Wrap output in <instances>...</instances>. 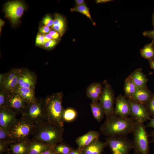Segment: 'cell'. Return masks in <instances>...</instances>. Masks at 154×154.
Listing matches in <instances>:
<instances>
[{"instance_id": "obj_1", "label": "cell", "mask_w": 154, "mask_h": 154, "mask_svg": "<svg viewBox=\"0 0 154 154\" xmlns=\"http://www.w3.org/2000/svg\"><path fill=\"white\" fill-rule=\"evenodd\" d=\"M64 131V128L46 121L35 124L32 139L54 146L63 141Z\"/></svg>"}, {"instance_id": "obj_2", "label": "cell", "mask_w": 154, "mask_h": 154, "mask_svg": "<svg viewBox=\"0 0 154 154\" xmlns=\"http://www.w3.org/2000/svg\"><path fill=\"white\" fill-rule=\"evenodd\" d=\"M63 94L61 92L55 93L44 99V107L46 121L58 127L64 128L62 105Z\"/></svg>"}, {"instance_id": "obj_3", "label": "cell", "mask_w": 154, "mask_h": 154, "mask_svg": "<svg viewBox=\"0 0 154 154\" xmlns=\"http://www.w3.org/2000/svg\"><path fill=\"white\" fill-rule=\"evenodd\" d=\"M135 121L131 117H123L114 114L100 127L104 135L109 137L117 135H127L132 133Z\"/></svg>"}, {"instance_id": "obj_4", "label": "cell", "mask_w": 154, "mask_h": 154, "mask_svg": "<svg viewBox=\"0 0 154 154\" xmlns=\"http://www.w3.org/2000/svg\"><path fill=\"white\" fill-rule=\"evenodd\" d=\"M35 125V124L22 117L17 119L8 130L15 142L27 141L32 135Z\"/></svg>"}, {"instance_id": "obj_5", "label": "cell", "mask_w": 154, "mask_h": 154, "mask_svg": "<svg viewBox=\"0 0 154 154\" xmlns=\"http://www.w3.org/2000/svg\"><path fill=\"white\" fill-rule=\"evenodd\" d=\"M146 128L143 123L135 121L132 132L133 136V149L135 154H149V136Z\"/></svg>"}, {"instance_id": "obj_6", "label": "cell", "mask_w": 154, "mask_h": 154, "mask_svg": "<svg viewBox=\"0 0 154 154\" xmlns=\"http://www.w3.org/2000/svg\"><path fill=\"white\" fill-rule=\"evenodd\" d=\"M106 143L111 149L112 154H129L133 149V142L127 135L108 137Z\"/></svg>"}, {"instance_id": "obj_7", "label": "cell", "mask_w": 154, "mask_h": 154, "mask_svg": "<svg viewBox=\"0 0 154 154\" xmlns=\"http://www.w3.org/2000/svg\"><path fill=\"white\" fill-rule=\"evenodd\" d=\"M21 115L22 117L35 124L47 121L44 110V99H37L35 102L29 104Z\"/></svg>"}, {"instance_id": "obj_8", "label": "cell", "mask_w": 154, "mask_h": 154, "mask_svg": "<svg viewBox=\"0 0 154 154\" xmlns=\"http://www.w3.org/2000/svg\"><path fill=\"white\" fill-rule=\"evenodd\" d=\"M103 84L104 86L99 100L107 119L114 114V95L112 86L106 80L104 81Z\"/></svg>"}, {"instance_id": "obj_9", "label": "cell", "mask_w": 154, "mask_h": 154, "mask_svg": "<svg viewBox=\"0 0 154 154\" xmlns=\"http://www.w3.org/2000/svg\"><path fill=\"white\" fill-rule=\"evenodd\" d=\"M130 107V117L134 121L144 123L149 120L151 116L144 105L134 101L128 100Z\"/></svg>"}, {"instance_id": "obj_10", "label": "cell", "mask_w": 154, "mask_h": 154, "mask_svg": "<svg viewBox=\"0 0 154 154\" xmlns=\"http://www.w3.org/2000/svg\"><path fill=\"white\" fill-rule=\"evenodd\" d=\"M25 6L22 2L12 1L7 2L5 7V11L7 17L13 24H17L22 15L25 9Z\"/></svg>"}, {"instance_id": "obj_11", "label": "cell", "mask_w": 154, "mask_h": 154, "mask_svg": "<svg viewBox=\"0 0 154 154\" xmlns=\"http://www.w3.org/2000/svg\"><path fill=\"white\" fill-rule=\"evenodd\" d=\"M29 104L19 94L14 92L10 93L6 107L19 115L25 110Z\"/></svg>"}, {"instance_id": "obj_12", "label": "cell", "mask_w": 154, "mask_h": 154, "mask_svg": "<svg viewBox=\"0 0 154 154\" xmlns=\"http://www.w3.org/2000/svg\"><path fill=\"white\" fill-rule=\"evenodd\" d=\"M21 69L18 87L35 89L37 80L35 74L27 68Z\"/></svg>"}, {"instance_id": "obj_13", "label": "cell", "mask_w": 154, "mask_h": 154, "mask_svg": "<svg viewBox=\"0 0 154 154\" xmlns=\"http://www.w3.org/2000/svg\"><path fill=\"white\" fill-rule=\"evenodd\" d=\"M114 114L123 117H128L130 116V107L128 100L125 97L120 94L116 100V106L114 108Z\"/></svg>"}, {"instance_id": "obj_14", "label": "cell", "mask_w": 154, "mask_h": 154, "mask_svg": "<svg viewBox=\"0 0 154 154\" xmlns=\"http://www.w3.org/2000/svg\"><path fill=\"white\" fill-rule=\"evenodd\" d=\"M16 115L6 107L0 108V127L8 130L17 119Z\"/></svg>"}, {"instance_id": "obj_15", "label": "cell", "mask_w": 154, "mask_h": 154, "mask_svg": "<svg viewBox=\"0 0 154 154\" xmlns=\"http://www.w3.org/2000/svg\"><path fill=\"white\" fill-rule=\"evenodd\" d=\"M107 145L106 142H103L99 139L82 149H78L81 154H101Z\"/></svg>"}, {"instance_id": "obj_16", "label": "cell", "mask_w": 154, "mask_h": 154, "mask_svg": "<svg viewBox=\"0 0 154 154\" xmlns=\"http://www.w3.org/2000/svg\"><path fill=\"white\" fill-rule=\"evenodd\" d=\"M103 86L100 82H94L87 87L86 94L87 97L90 98L92 102L98 101L102 93Z\"/></svg>"}, {"instance_id": "obj_17", "label": "cell", "mask_w": 154, "mask_h": 154, "mask_svg": "<svg viewBox=\"0 0 154 154\" xmlns=\"http://www.w3.org/2000/svg\"><path fill=\"white\" fill-rule=\"evenodd\" d=\"M100 136V134L99 132L91 131L77 138L76 142L78 148L81 149L89 145L94 140L99 139Z\"/></svg>"}, {"instance_id": "obj_18", "label": "cell", "mask_w": 154, "mask_h": 154, "mask_svg": "<svg viewBox=\"0 0 154 154\" xmlns=\"http://www.w3.org/2000/svg\"><path fill=\"white\" fill-rule=\"evenodd\" d=\"M152 94L147 87L137 88L131 99L134 101L145 104L150 99Z\"/></svg>"}, {"instance_id": "obj_19", "label": "cell", "mask_w": 154, "mask_h": 154, "mask_svg": "<svg viewBox=\"0 0 154 154\" xmlns=\"http://www.w3.org/2000/svg\"><path fill=\"white\" fill-rule=\"evenodd\" d=\"M50 145L32 139H29L26 154H40Z\"/></svg>"}, {"instance_id": "obj_20", "label": "cell", "mask_w": 154, "mask_h": 154, "mask_svg": "<svg viewBox=\"0 0 154 154\" xmlns=\"http://www.w3.org/2000/svg\"><path fill=\"white\" fill-rule=\"evenodd\" d=\"M15 92L19 94L29 104L34 103L37 99L35 96V89L18 87Z\"/></svg>"}, {"instance_id": "obj_21", "label": "cell", "mask_w": 154, "mask_h": 154, "mask_svg": "<svg viewBox=\"0 0 154 154\" xmlns=\"http://www.w3.org/2000/svg\"><path fill=\"white\" fill-rule=\"evenodd\" d=\"M130 76L137 88L147 87V79L141 69H138L135 70Z\"/></svg>"}, {"instance_id": "obj_22", "label": "cell", "mask_w": 154, "mask_h": 154, "mask_svg": "<svg viewBox=\"0 0 154 154\" xmlns=\"http://www.w3.org/2000/svg\"><path fill=\"white\" fill-rule=\"evenodd\" d=\"M90 106L93 115L95 119L100 122L105 115L103 108L99 102H92Z\"/></svg>"}, {"instance_id": "obj_23", "label": "cell", "mask_w": 154, "mask_h": 154, "mask_svg": "<svg viewBox=\"0 0 154 154\" xmlns=\"http://www.w3.org/2000/svg\"><path fill=\"white\" fill-rule=\"evenodd\" d=\"M28 141L15 142L11 144L9 150L12 154H26Z\"/></svg>"}, {"instance_id": "obj_24", "label": "cell", "mask_w": 154, "mask_h": 154, "mask_svg": "<svg viewBox=\"0 0 154 154\" xmlns=\"http://www.w3.org/2000/svg\"><path fill=\"white\" fill-rule=\"evenodd\" d=\"M137 89V87L129 75L125 79L124 83V91L125 97L129 99H131Z\"/></svg>"}, {"instance_id": "obj_25", "label": "cell", "mask_w": 154, "mask_h": 154, "mask_svg": "<svg viewBox=\"0 0 154 154\" xmlns=\"http://www.w3.org/2000/svg\"><path fill=\"white\" fill-rule=\"evenodd\" d=\"M52 28L61 35L63 34L65 30L66 24L64 19L61 15L57 14H55Z\"/></svg>"}, {"instance_id": "obj_26", "label": "cell", "mask_w": 154, "mask_h": 154, "mask_svg": "<svg viewBox=\"0 0 154 154\" xmlns=\"http://www.w3.org/2000/svg\"><path fill=\"white\" fill-rule=\"evenodd\" d=\"M141 56L149 61L154 59V45L153 41L145 45L140 50Z\"/></svg>"}, {"instance_id": "obj_27", "label": "cell", "mask_w": 154, "mask_h": 154, "mask_svg": "<svg viewBox=\"0 0 154 154\" xmlns=\"http://www.w3.org/2000/svg\"><path fill=\"white\" fill-rule=\"evenodd\" d=\"M21 70L12 80L2 86L0 87L3 88L10 93L15 92V90L18 86Z\"/></svg>"}, {"instance_id": "obj_28", "label": "cell", "mask_w": 154, "mask_h": 154, "mask_svg": "<svg viewBox=\"0 0 154 154\" xmlns=\"http://www.w3.org/2000/svg\"><path fill=\"white\" fill-rule=\"evenodd\" d=\"M77 115V112L72 108H67L64 109L63 114L64 121L70 122L74 120Z\"/></svg>"}, {"instance_id": "obj_29", "label": "cell", "mask_w": 154, "mask_h": 154, "mask_svg": "<svg viewBox=\"0 0 154 154\" xmlns=\"http://www.w3.org/2000/svg\"><path fill=\"white\" fill-rule=\"evenodd\" d=\"M71 11L72 12H78L84 14L92 21L93 24L95 25V23L93 21L91 17L89 9L85 3L74 8L71 9Z\"/></svg>"}, {"instance_id": "obj_30", "label": "cell", "mask_w": 154, "mask_h": 154, "mask_svg": "<svg viewBox=\"0 0 154 154\" xmlns=\"http://www.w3.org/2000/svg\"><path fill=\"white\" fill-rule=\"evenodd\" d=\"M55 151L59 154H68L73 148L64 143H60L54 146Z\"/></svg>"}, {"instance_id": "obj_31", "label": "cell", "mask_w": 154, "mask_h": 154, "mask_svg": "<svg viewBox=\"0 0 154 154\" xmlns=\"http://www.w3.org/2000/svg\"><path fill=\"white\" fill-rule=\"evenodd\" d=\"M10 93L3 88L0 87V108L6 107Z\"/></svg>"}, {"instance_id": "obj_32", "label": "cell", "mask_w": 154, "mask_h": 154, "mask_svg": "<svg viewBox=\"0 0 154 154\" xmlns=\"http://www.w3.org/2000/svg\"><path fill=\"white\" fill-rule=\"evenodd\" d=\"M0 141L10 144L15 142L10 135L8 130L0 127Z\"/></svg>"}, {"instance_id": "obj_33", "label": "cell", "mask_w": 154, "mask_h": 154, "mask_svg": "<svg viewBox=\"0 0 154 154\" xmlns=\"http://www.w3.org/2000/svg\"><path fill=\"white\" fill-rule=\"evenodd\" d=\"M21 70V68H13L6 73L4 81L1 86L12 80L20 72Z\"/></svg>"}, {"instance_id": "obj_34", "label": "cell", "mask_w": 154, "mask_h": 154, "mask_svg": "<svg viewBox=\"0 0 154 154\" xmlns=\"http://www.w3.org/2000/svg\"><path fill=\"white\" fill-rule=\"evenodd\" d=\"M145 104V107L150 116L154 117V94H152L149 100Z\"/></svg>"}, {"instance_id": "obj_35", "label": "cell", "mask_w": 154, "mask_h": 154, "mask_svg": "<svg viewBox=\"0 0 154 154\" xmlns=\"http://www.w3.org/2000/svg\"><path fill=\"white\" fill-rule=\"evenodd\" d=\"M11 144L0 141V154L6 152L9 149V147L10 146Z\"/></svg>"}, {"instance_id": "obj_36", "label": "cell", "mask_w": 154, "mask_h": 154, "mask_svg": "<svg viewBox=\"0 0 154 154\" xmlns=\"http://www.w3.org/2000/svg\"><path fill=\"white\" fill-rule=\"evenodd\" d=\"M42 23L48 27H50L52 26L53 21L51 17L49 15H46L43 19Z\"/></svg>"}, {"instance_id": "obj_37", "label": "cell", "mask_w": 154, "mask_h": 154, "mask_svg": "<svg viewBox=\"0 0 154 154\" xmlns=\"http://www.w3.org/2000/svg\"><path fill=\"white\" fill-rule=\"evenodd\" d=\"M40 154H58L55 150L54 146L50 145Z\"/></svg>"}, {"instance_id": "obj_38", "label": "cell", "mask_w": 154, "mask_h": 154, "mask_svg": "<svg viewBox=\"0 0 154 154\" xmlns=\"http://www.w3.org/2000/svg\"><path fill=\"white\" fill-rule=\"evenodd\" d=\"M143 35L145 37L149 38L154 40V29L145 31L142 33Z\"/></svg>"}, {"instance_id": "obj_39", "label": "cell", "mask_w": 154, "mask_h": 154, "mask_svg": "<svg viewBox=\"0 0 154 154\" xmlns=\"http://www.w3.org/2000/svg\"><path fill=\"white\" fill-rule=\"evenodd\" d=\"M44 36L43 35L38 34L36 38V44L38 45L44 44Z\"/></svg>"}, {"instance_id": "obj_40", "label": "cell", "mask_w": 154, "mask_h": 154, "mask_svg": "<svg viewBox=\"0 0 154 154\" xmlns=\"http://www.w3.org/2000/svg\"><path fill=\"white\" fill-rule=\"evenodd\" d=\"M56 44V41L52 39L45 43L44 46L46 48H51L54 46Z\"/></svg>"}, {"instance_id": "obj_41", "label": "cell", "mask_w": 154, "mask_h": 154, "mask_svg": "<svg viewBox=\"0 0 154 154\" xmlns=\"http://www.w3.org/2000/svg\"><path fill=\"white\" fill-rule=\"evenodd\" d=\"M50 29L49 27L45 26L42 27L39 29L40 32L42 33H47L50 32Z\"/></svg>"}, {"instance_id": "obj_42", "label": "cell", "mask_w": 154, "mask_h": 154, "mask_svg": "<svg viewBox=\"0 0 154 154\" xmlns=\"http://www.w3.org/2000/svg\"><path fill=\"white\" fill-rule=\"evenodd\" d=\"M49 34L51 35L52 38L54 39H57L59 36L58 33L52 30L50 31Z\"/></svg>"}, {"instance_id": "obj_43", "label": "cell", "mask_w": 154, "mask_h": 154, "mask_svg": "<svg viewBox=\"0 0 154 154\" xmlns=\"http://www.w3.org/2000/svg\"><path fill=\"white\" fill-rule=\"evenodd\" d=\"M146 127L152 128L154 129V117L150 119L149 122L147 124Z\"/></svg>"}, {"instance_id": "obj_44", "label": "cell", "mask_w": 154, "mask_h": 154, "mask_svg": "<svg viewBox=\"0 0 154 154\" xmlns=\"http://www.w3.org/2000/svg\"><path fill=\"white\" fill-rule=\"evenodd\" d=\"M52 37L49 34L46 35L44 36V44L52 39Z\"/></svg>"}, {"instance_id": "obj_45", "label": "cell", "mask_w": 154, "mask_h": 154, "mask_svg": "<svg viewBox=\"0 0 154 154\" xmlns=\"http://www.w3.org/2000/svg\"><path fill=\"white\" fill-rule=\"evenodd\" d=\"M5 74L6 73L0 74V86H1L4 83Z\"/></svg>"}, {"instance_id": "obj_46", "label": "cell", "mask_w": 154, "mask_h": 154, "mask_svg": "<svg viewBox=\"0 0 154 154\" xmlns=\"http://www.w3.org/2000/svg\"><path fill=\"white\" fill-rule=\"evenodd\" d=\"M68 154H81V153L79 149L77 150L73 149Z\"/></svg>"}, {"instance_id": "obj_47", "label": "cell", "mask_w": 154, "mask_h": 154, "mask_svg": "<svg viewBox=\"0 0 154 154\" xmlns=\"http://www.w3.org/2000/svg\"><path fill=\"white\" fill-rule=\"evenodd\" d=\"M84 0H75L76 7L81 5L84 3Z\"/></svg>"}, {"instance_id": "obj_48", "label": "cell", "mask_w": 154, "mask_h": 154, "mask_svg": "<svg viewBox=\"0 0 154 154\" xmlns=\"http://www.w3.org/2000/svg\"><path fill=\"white\" fill-rule=\"evenodd\" d=\"M112 0H97L96 3L97 4L106 3L112 1Z\"/></svg>"}, {"instance_id": "obj_49", "label": "cell", "mask_w": 154, "mask_h": 154, "mask_svg": "<svg viewBox=\"0 0 154 154\" xmlns=\"http://www.w3.org/2000/svg\"><path fill=\"white\" fill-rule=\"evenodd\" d=\"M149 62L151 68L154 70V59L149 61Z\"/></svg>"}, {"instance_id": "obj_50", "label": "cell", "mask_w": 154, "mask_h": 154, "mask_svg": "<svg viewBox=\"0 0 154 154\" xmlns=\"http://www.w3.org/2000/svg\"><path fill=\"white\" fill-rule=\"evenodd\" d=\"M150 136L151 138V142L154 143V130L151 132L150 134Z\"/></svg>"}, {"instance_id": "obj_51", "label": "cell", "mask_w": 154, "mask_h": 154, "mask_svg": "<svg viewBox=\"0 0 154 154\" xmlns=\"http://www.w3.org/2000/svg\"><path fill=\"white\" fill-rule=\"evenodd\" d=\"M152 25L153 28V29H154V11L152 15Z\"/></svg>"}, {"instance_id": "obj_52", "label": "cell", "mask_w": 154, "mask_h": 154, "mask_svg": "<svg viewBox=\"0 0 154 154\" xmlns=\"http://www.w3.org/2000/svg\"><path fill=\"white\" fill-rule=\"evenodd\" d=\"M4 24V21L1 19H0V31H1V29L3 25Z\"/></svg>"}, {"instance_id": "obj_53", "label": "cell", "mask_w": 154, "mask_h": 154, "mask_svg": "<svg viewBox=\"0 0 154 154\" xmlns=\"http://www.w3.org/2000/svg\"><path fill=\"white\" fill-rule=\"evenodd\" d=\"M153 40V44H154V40Z\"/></svg>"}, {"instance_id": "obj_54", "label": "cell", "mask_w": 154, "mask_h": 154, "mask_svg": "<svg viewBox=\"0 0 154 154\" xmlns=\"http://www.w3.org/2000/svg\"><path fill=\"white\" fill-rule=\"evenodd\" d=\"M9 154V153H7V154Z\"/></svg>"}, {"instance_id": "obj_55", "label": "cell", "mask_w": 154, "mask_h": 154, "mask_svg": "<svg viewBox=\"0 0 154 154\" xmlns=\"http://www.w3.org/2000/svg\"><path fill=\"white\" fill-rule=\"evenodd\" d=\"M58 154H59L58 153Z\"/></svg>"}]
</instances>
